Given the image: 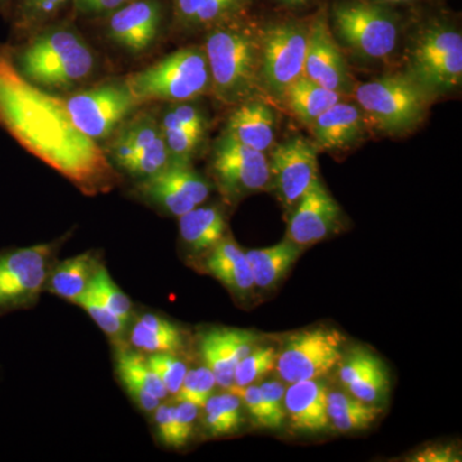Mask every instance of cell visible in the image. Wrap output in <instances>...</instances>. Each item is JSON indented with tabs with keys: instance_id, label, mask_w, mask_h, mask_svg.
<instances>
[{
	"instance_id": "7402d4cb",
	"label": "cell",
	"mask_w": 462,
	"mask_h": 462,
	"mask_svg": "<svg viewBox=\"0 0 462 462\" xmlns=\"http://www.w3.org/2000/svg\"><path fill=\"white\" fill-rule=\"evenodd\" d=\"M365 116L357 103L339 100L310 125L315 147L333 152L356 144L365 134Z\"/></svg>"
},
{
	"instance_id": "f35d334b",
	"label": "cell",
	"mask_w": 462,
	"mask_h": 462,
	"mask_svg": "<svg viewBox=\"0 0 462 462\" xmlns=\"http://www.w3.org/2000/svg\"><path fill=\"white\" fill-rule=\"evenodd\" d=\"M76 305L83 307L85 311L91 316L97 325L105 331L107 336L112 338L117 339L124 336L125 329H126L129 322L125 321L124 319L118 318L111 310L107 309L102 302L91 294L89 291H85L83 296L79 298Z\"/></svg>"
},
{
	"instance_id": "ab89813d",
	"label": "cell",
	"mask_w": 462,
	"mask_h": 462,
	"mask_svg": "<svg viewBox=\"0 0 462 462\" xmlns=\"http://www.w3.org/2000/svg\"><path fill=\"white\" fill-rule=\"evenodd\" d=\"M153 372L157 374L158 378L162 380L163 384L169 393L175 396L178 393L187 375V365L179 360L173 354L160 352V354H151L148 358Z\"/></svg>"
},
{
	"instance_id": "4fadbf2b",
	"label": "cell",
	"mask_w": 462,
	"mask_h": 462,
	"mask_svg": "<svg viewBox=\"0 0 462 462\" xmlns=\"http://www.w3.org/2000/svg\"><path fill=\"white\" fill-rule=\"evenodd\" d=\"M107 41L138 56L153 47L171 23L170 0H132L97 18Z\"/></svg>"
},
{
	"instance_id": "836d02e7",
	"label": "cell",
	"mask_w": 462,
	"mask_h": 462,
	"mask_svg": "<svg viewBox=\"0 0 462 462\" xmlns=\"http://www.w3.org/2000/svg\"><path fill=\"white\" fill-rule=\"evenodd\" d=\"M167 151L172 163H190L205 136L199 135L182 126L169 108L165 109L160 120Z\"/></svg>"
},
{
	"instance_id": "83f0119b",
	"label": "cell",
	"mask_w": 462,
	"mask_h": 462,
	"mask_svg": "<svg viewBox=\"0 0 462 462\" xmlns=\"http://www.w3.org/2000/svg\"><path fill=\"white\" fill-rule=\"evenodd\" d=\"M302 247L284 240L273 247L249 249L245 252L254 285L261 289L273 287L291 270L300 256Z\"/></svg>"
},
{
	"instance_id": "ffe728a7",
	"label": "cell",
	"mask_w": 462,
	"mask_h": 462,
	"mask_svg": "<svg viewBox=\"0 0 462 462\" xmlns=\"http://www.w3.org/2000/svg\"><path fill=\"white\" fill-rule=\"evenodd\" d=\"M254 0H170L173 32L203 33L233 18L249 14Z\"/></svg>"
},
{
	"instance_id": "f6af8a7d",
	"label": "cell",
	"mask_w": 462,
	"mask_h": 462,
	"mask_svg": "<svg viewBox=\"0 0 462 462\" xmlns=\"http://www.w3.org/2000/svg\"><path fill=\"white\" fill-rule=\"evenodd\" d=\"M175 407L176 438L178 448L187 446L194 434L199 407L189 402H179Z\"/></svg>"
},
{
	"instance_id": "74e56055",
	"label": "cell",
	"mask_w": 462,
	"mask_h": 462,
	"mask_svg": "<svg viewBox=\"0 0 462 462\" xmlns=\"http://www.w3.org/2000/svg\"><path fill=\"white\" fill-rule=\"evenodd\" d=\"M217 385L214 374L207 366L187 372L180 389L175 394L178 402H189L203 409Z\"/></svg>"
},
{
	"instance_id": "8992f818",
	"label": "cell",
	"mask_w": 462,
	"mask_h": 462,
	"mask_svg": "<svg viewBox=\"0 0 462 462\" xmlns=\"http://www.w3.org/2000/svg\"><path fill=\"white\" fill-rule=\"evenodd\" d=\"M138 106L179 103L211 93V72L203 47H187L124 79Z\"/></svg>"
},
{
	"instance_id": "d6a6232c",
	"label": "cell",
	"mask_w": 462,
	"mask_h": 462,
	"mask_svg": "<svg viewBox=\"0 0 462 462\" xmlns=\"http://www.w3.org/2000/svg\"><path fill=\"white\" fill-rule=\"evenodd\" d=\"M206 430L212 437H225L236 434L242 428L243 403L236 394L227 391L226 393L212 394L205 406Z\"/></svg>"
},
{
	"instance_id": "f907efd6",
	"label": "cell",
	"mask_w": 462,
	"mask_h": 462,
	"mask_svg": "<svg viewBox=\"0 0 462 462\" xmlns=\"http://www.w3.org/2000/svg\"><path fill=\"white\" fill-rule=\"evenodd\" d=\"M12 0H0V16L8 20L11 14Z\"/></svg>"
},
{
	"instance_id": "f1b7e54d",
	"label": "cell",
	"mask_w": 462,
	"mask_h": 462,
	"mask_svg": "<svg viewBox=\"0 0 462 462\" xmlns=\"http://www.w3.org/2000/svg\"><path fill=\"white\" fill-rule=\"evenodd\" d=\"M72 0H12L9 23L12 36L23 41L42 27L71 12Z\"/></svg>"
},
{
	"instance_id": "44dd1931",
	"label": "cell",
	"mask_w": 462,
	"mask_h": 462,
	"mask_svg": "<svg viewBox=\"0 0 462 462\" xmlns=\"http://www.w3.org/2000/svg\"><path fill=\"white\" fill-rule=\"evenodd\" d=\"M327 387L321 379L291 383L285 389L284 406L289 427L297 433L318 434L329 428Z\"/></svg>"
},
{
	"instance_id": "bcb514c9",
	"label": "cell",
	"mask_w": 462,
	"mask_h": 462,
	"mask_svg": "<svg viewBox=\"0 0 462 462\" xmlns=\"http://www.w3.org/2000/svg\"><path fill=\"white\" fill-rule=\"evenodd\" d=\"M154 421H156L157 436L161 442L170 448H178L176 438L175 407L169 404H160L154 410Z\"/></svg>"
},
{
	"instance_id": "ac0fdd59",
	"label": "cell",
	"mask_w": 462,
	"mask_h": 462,
	"mask_svg": "<svg viewBox=\"0 0 462 462\" xmlns=\"http://www.w3.org/2000/svg\"><path fill=\"white\" fill-rule=\"evenodd\" d=\"M129 139L136 156L130 175L149 178L171 163L160 118L152 112H139L117 127Z\"/></svg>"
},
{
	"instance_id": "e0dca14e",
	"label": "cell",
	"mask_w": 462,
	"mask_h": 462,
	"mask_svg": "<svg viewBox=\"0 0 462 462\" xmlns=\"http://www.w3.org/2000/svg\"><path fill=\"white\" fill-rule=\"evenodd\" d=\"M339 217L338 203L319 178L298 200L289 220L287 239L300 247L315 245L333 233Z\"/></svg>"
},
{
	"instance_id": "7bdbcfd3",
	"label": "cell",
	"mask_w": 462,
	"mask_h": 462,
	"mask_svg": "<svg viewBox=\"0 0 462 462\" xmlns=\"http://www.w3.org/2000/svg\"><path fill=\"white\" fill-rule=\"evenodd\" d=\"M169 109L182 126L199 135H206L208 121L203 109L194 105L193 100L170 103Z\"/></svg>"
},
{
	"instance_id": "52a82bcc",
	"label": "cell",
	"mask_w": 462,
	"mask_h": 462,
	"mask_svg": "<svg viewBox=\"0 0 462 462\" xmlns=\"http://www.w3.org/2000/svg\"><path fill=\"white\" fill-rule=\"evenodd\" d=\"M354 94L370 124L396 135L419 126L433 99L406 72L355 85Z\"/></svg>"
},
{
	"instance_id": "4316f807",
	"label": "cell",
	"mask_w": 462,
	"mask_h": 462,
	"mask_svg": "<svg viewBox=\"0 0 462 462\" xmlns=\"http://www.w3.org/2000/svg\"><path fill=\"white\" fill-rule=\"evenodd\" d=\"M342 98L343 96L337 91L327 89L302 75L289 85L281 102H284L291 114L300 123L310 126L319 116Z\"/></svg>"
},
{
	"instance_id": "d590c367",
	"label": "cell",
	"mask_w": 462,
	"mask_h": 462,
	"mask_svg": "<svg viewBox=\"0 0 462 462\" xmlns=\"http://www.w3.org/2000/svg\"><path fill=\"white\" fill-rule=\"evenodd\" d=\"M389 385L391 383L387 367L378 357V360L369 369L365 370L346 389L358 400L376 404L388 393Z\"/></svg>"
},
{
	"instance_id": "7dc6e473",
	"label": "cell",
	"mask_w": 462,
	"mask_h": 462,
	"mask_svg": "<svg viewBox=\"0 0 462 462\" xmlns=\"http://www.w3.org/2000/svg\"><path fill=\"white\" fill-rule=\"evenodd\" d=\"M415 461L421 462H451L457 461V454L452 447H428L415 455Z\"/></svg>"
},
{
	"instance_id": "cb8c5ba5",
	"label": "cell",
	"mask_w": 462,
	"mask_h": 462,
	"mask_svg": "<svg viewBox=\"0 0 462 462\" xmlns=\"http://www.w3.org/2000/svg\"><path fill=\"white\" fill-rule=\"evenodd\" d=\"M224 133L249 148L266 153L275 142V112L263 100H245L231 112Z\"/></svg>"
},
{
	"instance_id": "9a60e30c",
	"label": "cell",
	"mask_w": 462,
	"mask_h": 462,
	"mask_svg": "<svg viewBox=\"0 0 462 462\" xmlns=\"http://www.w3.org/2000/svg\"><path fill=\"white\" fill-rule=\"evenodd\" d=\"M136 191L148 203L180 217L208 199L211 185L190 163H170L162 171L142 179Z\"/></svg>"
},
{
	"instance_id": "5b68a950",
	"label": "cell",
	"mask_w": 462,
	"mask_h": 462,
	"mask_svg": "<svg viewBox=\"0 0 462 462\" xmlns=\"http://www.w3.org/2000/svg\"><path fill=\"white\" fill-rule=\"evenodd\" d=\"M328 17L334 36L363 60H385L397 50L402 17L396 8L370 0H331Z\"/></svg>"
},
{
	"instance_id": "484cf974",
	"label": "cell",
	"mask_w": 462,
	"mask_h": 462,
	"mask_svg": "<svg viewBox=\"0 0 462 462\" xmlns=\"http://www.w3.org/2000/svg\"><path fill=\"white\" fill-rule=\"evenodd\" d=\"M182 242L196 252L211 251L225 238L226 220L218 207H196L179 217Z\"/></svg>"
},
{
	"instance_id": "4dcf8cb0",
	"label": "cell",
	"mask_w": 462,
	"mask_h": 462,
	"mask_svg": "<svg viewBox=\"0 0 462 462\" xmlns=\"http://www.w3.org/2000/svg\"><path fill=\"white\" fill-rule=\"evenodd\" d=\"M98 266L99 263H97L93 254H83L69 258L58 264L48 276L50 291L76 305L79 298L83 296L89 287Z\"/></svg>"
},
{
	"instance_id": "d6986e66",
	"label": "cell",
	"mask_w": 462,
	"mask_h": 462,
	"mask_svg": "<svg viewBox=\"0 0 462 462\" xmlns=\"http://www.w3.org/2000/svg\"><path fill=\"white\" fill-rule=\"evenodd\" d=\"M257 334L248 330L214 329L200 339V355L221 388L229 389L242 358L256 348Z\"/></svg>"
},
{
	"instance_id": "9c48e42d",
	"label": "cell",
	"mask_w": 462,
	"mask_h": 462,
	"mask_svg": "<svg viewBox=\"0 0 462 462\" xmlns=\"http://www.w3.org/2000/svg\"><path fill=\"white\" fill-rule=\"evenodd\" d=\"M63 102L75 126L94 142L108 139L138 107L124 80L75 91Z\"/></svg>"
},
{
	"instance_id": "1f68e13d",
	"label": "cell",
	"mask_w": 462,
	"mask_h": 462,
	"mask_svg": "<svg viewBox=\"0 0 462 462\" xmlns=\"http://www.w3.org/2000/svg\"><path fill=\"white\" fill-rule=\"evenodd\" d=\"M382 413L378 404L366 403L346 392L328 393V416L340 433L367 430Z\"/></svg>"
},
{
	"instance_id": "3957f363",
	"label": "cell",
	"mask_w": 462,
	"mask_h": 462,
	"mask_svg": "<svg viewBox=\"0 0 462 462\" xmlns=\"http://www.w3.org/2000/svg\"><path fill=\"white\" fill-rule=\"evenodd\" d=\"M261 29L249 14L203 32L211 93L218 102L238 106L260 89Z\"/></svg>"
},
{
	"instance_id": "603a6c76",
	"label": "cell",
	"mask_w": 462,
	"mask_h": 462,
	"mask_svg": "<svg viewBox=\"0 0 462 462\" xmlns=\"http://www.w3.org/2000/svg\"><path fill=\"white\" fill-rule=\"evenodd\" d=\"M116 372L134 402L145 412H154L169 392L162 380L139 352L120 349L116 355Z\"/></svg>"
},
{
	"instance_id": "7c38bea8",
	"label": "cell",
	"mask_w": 462,
	"mask_h": 462,
	"mask_svg": "<svg viewBox=\"0 0 462 462\" xmlns=\"http://www.w3.org/2000/svg\"><path fill=\"white\" fill-rule=\"evenodd\" d=\"M211 171L218 189L230 202L272 185L266 153L236 142L226 133L215 143Z\"/></svg>"
},
{
	"instance_id": "6da1fadb",
	"label": "cell",
	"mask_w": 462,
	"mask_h": 462,
	"mask_svg": "<svg viewBox=\"0 0 462 462\" xmlns=\"http://www.w3.org/2000/svg\"><path fill=\"white\" fill-rule=\"evenodd\" d=\"M0 126L87 196L117 184V171L98 143L75 126L63 98L18 72L8 44H0Z\"/></svg>"
},
{
	"instance_id": "5bb4252c",
	"label": "cell",
	"mask_w": 462,
	"mask_h": 462,
	"mask_svg": "<svg viewBox=\"0 0 462 462\" xmlns=\"http://www.w3.org/2000/svg\"><path fill=\"white\" fill-rule=\"evenodd\" d=\"M303 75L327 89L337 91L340 96L354 93L355 80L336 36L331 32L328 3L321 5L310 16Z\"/></svg>"
},
{
	"instance_id": "60d3db41",
	"label": "cell",
	"mask_w": 462,
	"mask_h": 462,
	"mask_svg": "<svg viewBox=\"0 0 462 462\" xmlns=\"http://www.w3.org/2000/svg\"><path fill=\"white\" fill-rule=\"evenodd\" d=\"M227 391L240 398L243 406L247 409L248 415L251 416L254 424L260 428H264V430H270L269 413H267L266 406H264L260 385L251 384L247 387L231 385Z\"/></svg>"
},
{
	"instance_id": "e575fe53",
	"label": "cell",
	"mask_w": 462,
	"mask_h": 462,
	"mask_svg": "<svg viewBox=\"0 0 462 462\" xmlns=\"http://www.w3.org/2000/svg\"><path fill=\"white\" fill-rule=\"evenodd\" d=\"M88 291L98 298L100 302L111 310L115 315L129 322L133 315L132 300L116 285L114 279L109 276L107 270L102 264H99L94 273Z\"/></svg>"
},
{
	"instance_id": "681fc988",
	"label": "cell",
	"mask_w": 462,
	"mask_h": 462,
	"mask_svg": "<svg viewBox=\"0 0 462 462\" xmlns=\"http://www.w3.org/2000/svg\"><path fill=\"white\" fill-rule=\"evenodd\" d=\"M276 3L282 5V7L289 9H300L307 7V5L314 3L315 0H275Z\"/></svg>"
},
{
	"instance_id": "7a4b0ae2",
	"label": "cell",
	"mask_w": 462,
	"mask_h": 462,
	"mask_svg": "<svg viewBox=\"0 0 462 462\" xmlns=\"http://www.w3.org/2000/svg\"><path fill=\"white\" fill-rule=\"evenodd\" d=\"M12 47L21 75L45 91L75 90L96 72V53L72 18L60 17Z\"/></svg>"
},
{
	"instance_id": "277c9868",
	"label": "cell",
	"mask_w": 462,
	"mask_h": 462,
	"mask_svg": "<svg viewBox=\"0 0 462 462\" xmlns=\"http://www.w3.org/2000/svg\"><path fill=\"white\" fill-rule=\"evenodd\" d=\"M407 51V71L431 98L457 89L462 80V35L446 12L419 20Z\"/></svg>"
},
{
	"instance_id": "f546056e",
	"label": "cell",
	"mask_w": 462,
	"mask_h": 462,
	"mask_svg": "<svg viewBox=\"0 0 462 462\" xmlns=\"http://www.w3.org/2000/svg\"><path fill=\"white\" fill-rule=\"evenodd\" d=\"M130 340L135 348L147 354H175L184 346V333L162 316L145 314L134 324Z\"/></svg>"
},
{
	"instance_id": "ba28073f",
	"label": "cell",
	"mask_w": 462,
	"mask_h": 462,
	"mask_svg": "<svg viewBox=\"0 0 462 462\" xmlns=\"http://www.w3.org/2000/svg\"><path fill=\"white\" fill-rule=\"evenodd\" d=\"M310 17H282L261 29L260 88L282 100L285 89L303 75Z\"/></svg>"
},
{
	"instance_id": "b9f144b4",
	"label": "cell",
	"mask_w": 462,
	"mask_h": 462,
	"mask_svg": "<svg viewBox=\"0 0 462 462\" xmlns=\"http://www.w3.org/2000/svg\"><path fill=\"white\" fill-rule=\"evenodd\" d=\"M263 392L264 406L270 419V430H279L287 419L285 413L284 397L285 388L278 380H269L260 385Z\"/></svg>"
},
{
	"instance_id": "ee69618b",
	"label": "cell",
	"mask_w": 462,
	"mask_h": 462,
	"mask_svg": "<svg viewBox=\"0 0 462 462\" xmlns=\"http://www.w3.org/2000/svg\"><path fill=\"white\" fill-rule=\"evenodd\" d=\"M130 2L132 0H72L71 14L74 17L97 20Z\"/></svg>"
},
{
	"instance_id": "c3c4849f",
	"label": "cell",
	"mask_w": 462,
	"mask_h": 462,
	"mask_svg": "<svg viewBox=\"0 0 462 462\" xmlns=\"http://www.w3.org/2000/svg\"><path fill=\"white\" fill-rule=\"evenodd\" d=\"M370 2L379 3V5H388V7H401V5H406V7H411V5H418L424 3L425 0H370Z\"/></svg>"
},
{
	"instance_id": "d4e9b609",
	"label": "cell",
	"mask_w": 462,
	"mask_h": 462,
	"mask_svg": "<svg viewBox=\"0 0 462 462\" xmlns=\"http://www.w3.org/2000/svg\"><path fill=\"white\" fill-rule=\"evenodd\" d=\"M206 269L230 291L239 296L247 294L256 287L245 252L229 236H225L211 249L206 260Z\"/></svg>"
},
{
	"instance_id": "8fae6325",
	"label": "cell",
	"mask_w": 462,
	"mask_h": 462,
	"mask_svg": "<svg viewBox=\"0 0 462 462\" xmlns=\"http://www.w3.org/2000/svg\"><path fill=\"white\" fill-rule=\"evenodd\" d=\"M346 338L329 328L300 331L289 337L276 355V372L285 383L321 379L338 366Z\"/></svg>"
},
{
	"instance_id": "30bf717a",
	"label": "cell",
	"mask_w": 462,
	"mask_h": 462,
	"mask_svg": "<svg viewBox=\"0 0 462 462\" xmlns=\"http://www.w3.org/2000/svg\"><path fill=\"white\" fill-rule=\"evenodd\" d=\"M54 245L0 252V316L35 305L51 273Z\"/></svg>"
},
{
	"instance_id": "2e32d148",
	"label": "cell",
	"mask_w": 462,
	"mask_h": 462,
	"mask_svg": "<svg viewBox=\"0 0 462 462\" xmlns=\"http://www.w3.org/2000/svg\"><path fill=\"white\" fill-rule=\"evenodd\" d=\"M273 189L285 206L297 205L319 179L318 148L303 136L279 143L270 154Z\"/></svg>"
},
{
	"instance_id": "8d00e7d4",
	"label": "cell",
	"mask_w": 462,
	"mask_h": 462,
	"mask_svg": "<svg viewBox=\"0 0 462 462\" xmlns=\"http://www.w3.org/2000/svg\"><path fill=\"white\" fill-rule=\"evenodd\" d=\"M276 351L273 346H256L236 365L233 385L247 387L275 367Z\"/></svg>"
}]
</instances>
